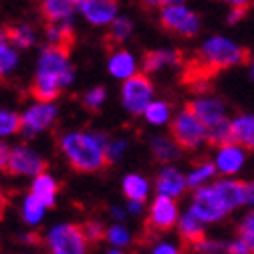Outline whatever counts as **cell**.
Returning a JSON list of instances; mask_svg holds the SVG:
<instances>
[{
    "instance_id": "1",
    "label": "cell",
    "mask_w": 254,
    "mask_h": 254,
    "mask_svg": "<svg viewBox=\"0 0 254 254\" xmlns=\"http://www.w3.org/2000/svg\"><path fill=\"white\" fill-rule=\"evenodd\" d=\"M109 141L111 135L103 129H75L61 135L59 147L73 170L81 174H95L109 164Z\"/></svg>"
},
{
    "instance_id": "2",
    "label": "cell",
    "mask_w": 254,
    "mask_h": 254,
    "mask_svg": "<svg viewBox=\"0 0 254 254\" xmlns=\"http://www.w3.org/2000/svg\"><path fill=\"white\" fill-rule=\"evenodd\" d=\"M252 61V53L248 47H238L224 37H212L208 39L194 63V75L192 81H208L220 71H226L230 67L248 65Z\"/></svg>"
},
{
    "instance_id": "3",
    "label": "cell",
    "mask_w": 254,
    "mask_h": 254,
    "mask_svg": "<svg viewBox=\"0 0 254 254\" xmlns=\"http://www.w3.org/2000/svg\"><path fill=\"white\" fill-rule=\"evenodd\" d=\"M35 77H43V79L57 81V83L61 85V89L71 87V85L75 83L77 71H75V67L71 65L69 47L47 43V45L41 49V53H39Z\"/></svg>"
},
{
    "instance_id": "4",
    "label": "cell",
    "mask_w": 254,
    "mask_h": 254,
    "mask_svg": "<svg viewBox=\"0 0 254 254\" xmlns=\"http://www.w3.org/2000/svg\"><path fill=\"white\" fill-rule=\"evenodd\" d=\"M170 135L184 151H196L208 143V125L190 109H182L170 123Z\"/></svg>"
},
{
    "instance_id": "5",
    "label": "cell",
    "mask_w": 254,
    "mask_h": 254,
    "mask_svg": "<svg viewBox=\"0 0 254 254\" xmlns=\"http://www.w3.org/2000/svg\"><path fill=\"white\" fill-rule=\"evenodd\" d=\"M89 240L83 232V226L71 224V222H61L47 230L45 246L53 254H83L89 250Z\"/></svg>"
},
{
    "instance_id": "6",
    "label": "cell",
    "mask_w": 254,
    "mask_h": 254,
    "mask_svg": "<svg viewBox=\"0 0 254 254\" xmlns=\"http://www.w3.org/2000/svg\"><path fill=\"white\" fill-rule=\"evenodd\" d=\"M59 117V107L55 101H39L35 99V103H30L22 113V125H20V137L30 141L37 135L49 131L51 127L57 123Z\"/></svg>"
},
{
    "instance_id": "7",
    "label": "cell",
    "mask_w": 254,
    "mask_h": 254,
    "mask_svg": "<svg viewBox=\"0 0 254 254\" xmlns=\"http://www.w3.org/2000/svg\"><path fill=\"white\" fill-rule=\"evenodd\" d=\"M153 101V83L147 73H135L121 85V105L131 117L143 115L147 105Z\"/></svg>"
},
{
    "instance_id": "8",
    "label": "cell",
    "mask_w": 254,
    "mask_h": 254,
    "mask_svg": "<svg viewBox=\"0 0 254 254\" xmlns=\"http://www.w3.org/2000/svg\"><path fill=\"white\" fill-rule=\"evenodd\" d=\"M160 22L166 30L180 37H196L200 30V16L186 4H168L160 8Z\"/></svg>"
},
{
    "instance_id": "9",
    "label": "cell",
    "mask_w": 254,
    "mask_h": 254,
    "mask_svg": "<svg viewBox=\"0 0 254 254\" xmlns=\"http://www.w3.org/2000/svg\"><path fill=\"white\" fill-rule=\"evenodd\" d=\"M190 212H194L202 222H206V224H212V222H220L222 218H224L228 214L224 202L220 200L218 192L208 186H200L194 190V196H192V208H190Z\"/></svg>"
},
{
    "instance_id": "10",
    "label": "cell",
    "mask_w": 254,
    "mask_h": 254,
    "mask_svg": "<svg viewBox=\"0 0 254 254\" xmlns=\"http://www.w3.org/2000/svg\"><path fill=\"white\" fill-rule=\"evenodd\" d=\"M47 170L45 157L35 151L28 145H14L8 162V172L12 176H24V178H35L41 172Z\"/></svg>"
},
{
    "instance_id": "11",
    "label": "cell",
    "mask_w": 254,
    "mask_h": 254,
    "mask_svg": "<svg viewBox=\"0 0 254 254\" xmlns=\"http://www.w3.org/2000/svg\"><path fill=\"white\" fill-rule=\"evenodd\" d=\"M178 220H180V212L176 198L157 194L149 204V216H147L149 228L155 232H168L174 226H178Z\"/></svg>"
},
{
    "instance_id": "12",
    "label": "cell",
    "mask_w": 254,
    "mask_h": 254,
    "mask_svg": "<svg viewBox=\"0 0 254 254\" xmlns=\"http://www.w3.org/2000/svg\"><path fill=\"white\" fill-rule=\"evenodd\" d=\"M79 14L93 26H109L119 14L117 0H79Z\"/></svg>"
},
{
    "instance_id": "13",
    "label": "cell",
    "mask_w": 254,
    "mask_h": 254,
    "mask_svg": "<svg viewBox=\"0 0 254 254\" xmlns=\"http://www.w3.org/2000/svg\"><path fill=\"white\" fill-rule=\"evenodd\" d=\"M155 194L160 196H170V198H182V194L188 190V180L186 176L174 168L172 164H164V168L155 176Z\"/></svg>"
},
{
    "instance_id": "14",
    "label": "cell",
    "mask_w": 254,
    "mask_h": 254,
    "mask_svg": "<svg viewBox=\"0 0 254 254\" xmlns=\"http://www.w3.org/2000/svg\"><path fill=\"white\" fill-rule=\"evenodd\" d=\"M186 107L192 109L208 127L216 125L218 121L224 119V113H226V105L222 99L218 97H202V99H194L190 101Z\"/></svg>"
},
{
    "instance_id": "15",
    "label": "cell",
    "mask_w": 254,
    "mask_h": 254,
    "mask_svg": "<svg viewBox=\"0 0 254 254\" xmlns=\"http://www.w3.org/2000/svg\"><path fill=\"white\" fill-rule=\"evenodd\" d=\"M182 63V55L178 51L172 49H155V51H147L141 57V69L143 73H157L166 67H178Z\"/></svg>"
},
{
    "instance_id": "16",
    "label": "cell",
    "mask_w": 254,
    "mask_h": 254,
    "mask_svg": "<svg viewBox=\"0 0 254 254\" xmlns=\"http://www.w3.org/2000/svg\"><path fill=\"white\" fill-rule=\"evenodd\" d=\"M137 59L129 53V51H113L109 55V61H107V71L113 79L117 81H125L137 73Z\"/></svg>"
},
{
    "instance_id": "17",
    "label": "cell",
    "mask_w": 254,
    "mask_h": 254,
    "mask_svg": "<svg viewBox=\"0 0 254 254\" xmlns=\"http://www.w3.org/2000/svg\"><path fill=\"white\" fill-rule=\"evenodd\" d=\"M204 224H206V222H202L194 212H186V214L180 216V220H178L180 238H182L190 248H192V250L206 238Z\"/></svg>"
},
{
    "instance_id": "18",
    "label": "cell",
    "mask_w": 254,
    "mask_h": 254,
    "mask_svg": "<svg viewBox=\"0 0 254 254\" xmlns=\"http://www.w3.org/2000/svg\"><path fill=\"white\" fill-rule=\"evenodd\" d=\"M30 194L37 196L47 208H55L57 198H59V182L55 180L53 174H49L45 170L39 176H35L33 182H30Z\"/></svg>"
},
{
    "instance_id": "19",
    "label": "cell",
    "mask_w": 254,
    "mask_h": 254,
    "mask_svg": "<svg viewBox=\"0 0 254 254\" xmlns=\"http://www.w3.org/2000/svg\"><path fill=\"white\" fill-rule=\"evenodd\" d=\"M216 168L222 176H232L236 174L242 164H244V151L238 147V143H228V145H222V147H216Z\"/></svg>"
},
{
    "instance_id": "20",
    "label": "cell",
    "mask_w": 254,
    "mask_h": 254,
    "mask_svg": "<svg viewBox=\"0 0 254 254\" xmlns=\"http://www.w3.org/2000/svg\"><path fill=\"white\" fill-rule=\"evenodd\" d=\"M41 12L49 22L73 20L79 12V0H43Z\"/></svg>"
},
{
    "instance_id": "21",
    "label": "cell",
    "mask_w": 254,
    "mask_h": 254,
    "mask_svg": "<svg viewBox=\"0 0 254 254\" xmlns=\"http://www.w3.org/2000/svg\"><path fill=\"white\" fill-rule=\"evenodd\" d=\"M214 190L228 212L244 204V182L240 180H218L214 184Z\"/></svg>"
},
{
    "instance_id": "22",
    "label": "cell",
    "mask_w": 254,
    "mask_h": 254,
    "mask_svg": "<svg viewBox=\"0 0 254 254\" xmlns=\"http://www.w3.org/2000/svg\"><path fill=\"white\" fill-rule=\"evenodd\" d=\"M149 149H151V155L155 157V162H160V164H172V162L180 160V155L184 151L172 135L170 137H164V135L151 137L149 139Z\"/></svg>"
},
{
    "instance_id": "23",
    "label": "cell",
    "mask_w": 254,
    "mask_h": 254,
    "mask_svg": "<svg viewBox=\"0 0 254 254\" xmlns=\"http://www.w3.org/2000/svg\"><path fill=\"white\" fill-rule=\"evenodd\" d=\"M47 206L37 198V196H33V194H26L24 198H22V206H20V216H22V220H24V224L26 226H30V228H37L41 222L45 220V214H47Z\"/></svg>"
},
{
    "instance_id": "24",
    "label": "cell",
    "mask_w": 254,
    "mask_h": 254,
    "mask_svg": "<svg viewBox=\"0 0 254 254\" xmlns=\"http://www.w3.org/2000/svg\"><path fill=\"white\" fill-rule=\"evenodd\" d=\"M6 33H8V39H10V45L20 49V51H28L37 43V30H35L33 24H28V22H16V24L6 28Z\"/></svg>"
},
{
    "instance_id": "25",
    "label": "cell",
    "mask_w": 254,
    "mask_h": 254,
    "mask_svg": "<svg viewBox=\"0 0 254 254\" xmlns=\"http://www.w3.org/2000/svg\"><path fill=\"white\" fill-rule=\"evenodd\" d=\"M149 182L141 174H127L121 182V192L127 200H147L149 196Z\"/></svg>"
},
{
    "instance_id": "26",
    "label": "cell",
    "mask_w": 254,
    "mask_h": 254,
    "mask_svg": "<svg viewBox=\"0 0 254 254\" xmlns=\"http://www.w3.org/2000/svg\"><path fill=\"white\" fill-rule=\"evenodd\" d=\"M75 37V28H73V20H61V22H49V26L45 28V39L51 45H63L69 47L73 43Z\"/></svg>"
},
{
    "instance_id": "27",
    "label": "cell",
    "mask_w": 254,
    "mask_h": 254,
    "mask_svg": "<svg viewBox=\"0 0 254 254\" xmlns=\"http://www.w3.org/2000/svg\"><path fill=\"white\" fill-rule=\"evenodd\" d=\"M234 141L246 149H254V115L238 117L232 121Z\"/></svg>"
},
{
    "instance_id": "28",
    "label": "cell",
    "mask_w": 254,
    "mask_h": 254,
    "mask_svg": "<svg viewBox=\"0 0 254 254\" xmlns=\"http://www.w3.org/2000/svg\"><path fill=\"white\" fill-rule=\"evenodd\" d=\"M216 172H218V168H216L214 162H210V160H200V162L192 168V172L186 176V180H188V188H190V190H196V188L204 186L210 178H214Z\"/></svg>"
},
{
    "instance_id": "29",
    "label": "cell",
    "mask_w": 254,
    "mask_h": 254,
    "mask_svg": "<svg viewBox=\"0 0 254 254\" xmlns=\"http://www.w3.org/2000/svg\"><path fill=\"white\" fill-rule=\"evenodd\" d=\"M208 143L214 147H222L228 143H236L234 135H232V121H228L226 117L218 121L216 125L208 127Z\"/></svg>"
},
{
    "instance_id": "30",
    "label": "cell",
    "mask_w": 254,
    "mask_h": 254,
    "mask_svg": "<svg viewBox=\"0 0 254 254\" xmlns=\"http://www.w3.org/2000/svg\"><path fill=\"white\" fill-rule=\"evenodd\" d=\"M105 242L109 246H117V248L125 250V248L131 246L133 236L129 230H127L125 222H113V224L107 226V230H105Z\"/></svg>"
},
{
    "instance_id": "31",
    "label": "cell",
    "mask_w": 254,
    "mask_h": 254,
    "mask_svg": "<svg viewBox=\"0 0 254 254\" xmlns=\"http://www.w3.org/2000/svg\"><path fill=\"white\" fill-rule=\"evenodd\" d=\"M143 119L151 125H166L172 119V105L168 101H151L143 111Z\"/></svg>"
},
{
    "instance_id": "32",
    "label": "cell",
    "mask_w": 254,
    "mask_h": 254,
    "mask_svg": "<svg viewBox=\"0 0 254 254\" xmlns=\"http://www.w3.org/2000/svg\"><path fill=\"white\" fill-rule=\"evenodd\" d=\"M20 125H22L20 113L12 109H0V139L20 133Z\"/></svg>"
},
{
    "instance_id": "33",
    "label": "cell",
    "mask_w": 254,
    "mask_h": 254,
    "mask_svg": "<svg viewBox=\"0 0 254 254\" xmlns=\"http://www.w3.org/2000/svg\"><path fill=\"white\" fill-rule=\"evenodd\" d=\"M133 35V22L131 18H127L123 14H117L113 22L109 24V39L115 43H125Z\"/></svg>"
},
{
    "instance_id": "34",
    "label": "cell",
    "mask_w": 254,
    "mask_h": 254,
    "mask_svg": "<svg viewBox=\"0 0 254 254\" xmlns=\"http://www.w3.org/2000/svg\"><path fill=\"white\" fill-rule=\"evenodd\" d=\"M18 63H20V59H18L16 47L8 45L6 49L0 51V79L12 75L16 71V67H18Z\"/></svg>"
},
{
    "instance_id": "35",
    "label": "cell",
    "mask_w": 254,
    "mask_h": 254,
    "mask_svg": "<svg viewBox=\"0 0 254 254\" xmlns=\"http://www.w3.org/2000/svg\"><path fill=\"white\" fill-rule=\"evenodd\" d=\"M107 101V89L103 85H97V87H91L85 95H83V105L85 109L89 111H99Z\"/></svg>"
},
{
    "instance_id": "36",
    "label": "cell",
    "mask_w": 254,
    "mask_h": 254,
    "mask_svg": "<svg viewBox=\"0 0 254 254\" xmlns=\"http://www.w3.org/2000/svg\"><path fill=\"white\" fill-rule=\"evenodd\" d=\"M129 149V139L127 137H111L109 145H107V157H109V164L119 162L121 157L127 153Z\"/></svg>"
},
{
    "instance_id": "37",
    "label": "cell",
    "mask_w": 254,
    "mask_h": 254,
    "mask_svg": "<svg viewBox=\"0 0 254 254\" xmlns=\"http://www.w3.org/2000/svg\"><path fill=\"white\" fill-rule=\"evenodd\" d=\"M105 230H107V228L101 224L99 220H87L85 224H83V232H85V236H87V240H89L91 244L105 240Z\"/></svg>"
},
{
    "instance_id": "38",
    "label": "cell",
    "mask_w": 254,
    "mask_h": 254,
    "mask_svg": "<svg viewBox=\"0 0 254 254\" xmlns=\"http://www.w3.org/2000/svg\"><path fill=\"white\" fill-rule=\"evenodd\" d=\"M238 236L250 246V252H254V212L242 220V224L238 226Z\"/></svg>"
},
{
    "instance_id": "39",
    "label": "cell",
    "mask_w": 254,
    "mask_h": 254,
    "mask_svg": "<svg viewBox=\"0 0 254 254\" xmlns=\"http://www.w3.org/2000/svg\"><path fill=\"white\" fill-rule=\"evenodd\" d=\"M228 246H230V244L222 242V240H208V238H204L194 250H196V252H226Z\"/></svg>"
},
{
    "instance_id": "40",
    "label": "cell",
    "mask_w": 254,
    "mask_h": 254,
    "mask_svg": "<svg viewBox=\"0 0 254 254\" xmlns=\"http://www.w3.org/2000/svg\"><path fill=\"white\" fill-rule=\"evenodd\" d=\"M141 6L147 8V10H160L168 4H184L186 0H139Z\"/></svg>"
},
{
    "instance_id": "41",
    "label": "cell",
    "mask_w": 254,
    "mask_h": 254,
    "mask_svg": "<svg viewBox=\"0 0 254 254\" xmlns=\"http://www.w3.org/2000/svg\"><path fill=\"white\" fill-rule=\"evenodd\" d=\"M10 153H12V147L4 139H0V172H8Z\"/></svg>"
},
{
    "instance_id": "42",
    "label": "cell",
    "mask_w": 254,
    "mask_h": 254,
    "mask_svg": "<svg viewBox=\"0 0 254 254\" xmlns=\"http://www.w3.org/2000/svg\"><path fill=\"white\" fill-rule=\"evenodd\" d=\"M127 212L129 216H141L143 214V200H127Z\"/></svg>"
},
{
    "instance_id": "43",
    "label": "cell",
    "mask_w": 254,
    "mask_h": 254,
    "mask_svg": "<svg viewBox=\"0 0 254 254\" xmlns=\"http://www.w3.org/2000/svg\"><path fill=\"white\" fill-rule=\"evenodd\" d=\"M178 250H180L178 246L168 244V242H160L157 246H153V248H151V252H155V254H176Z\"/></svg>"
},
{
    "instance_id": "44",
    "label": "cell",
    "mask_w": 254,
    "mask_h": 254,
    "mask_svg": "<svg viewBox=\"0 0 254 254\" xmlns=\"http://www.w3.org/2000/svg\"><path fill=\"white\" fill-rule=\"evenodd\" d=\"M109 214L115 222H125L127 216H129V212H127V208H119V206H111L109 208Z\"/></svg>"
},
{
    "instance_id": "45",
    "label": "cell",
    "mask_w": 254,
    "mask_h": 254,
    "mask_svg": "<svg viewBox=\"0 0 254 254\" xmlns=\"http://www.w3.org/2000/svg\"><path fill=\"white\" fill-rule=\"evenodd\" d=\"M246 10H248V4H242V6H234L232 8V12H230V16H228V24H234V22H238L244 14H246Z\"/></svg>"
},
{
    "instance_id": "46",
    "label": "cell",
    "mask_w": 254,
    "mask_h": 254,
    "mask_svg": "<svg viewBox=\"0 0 254 254\" xmlns=\"http://www.w3.org/2000/svg\"><path fill=\"white\" fill-rule=\"evenodd\" d=\"M244 204L254 206V182H244Z\"/></svg>"
},
{
    "instance_id": "47",
    "label": "cell",
    "mask_w": 254,
    "mask_h": 254,
    "mask_svg": "<svg viewBox=\"0 0 254 254\" xmlns=\"http://www.w3.org/2000/svg\"><path fill=\"white\" fill-rule=\"evenodd\" d=\"M228 252H238V254H242V252H250V246H248V244H246L242 238H238L236 242H230Z\"/></svg>"
},
{
    "instance_id": "48",
    "label": "cell",
    "mask_w": 254,
    "mask_h": 254,
    "mask_svg": "<svg viewBox=\"0 0 254 254\" xmlns=\"http://www.w3.org/2000/svg\"><path fill=\"white\" fill-rule=\"evenodd\" d=\"M18 240H22V244H39V236L37 234H20Z\"/></svg>"
},
{
    "instance_id": "49",
    "label": "cell",
    "mask_w": 254,
    "mask_h": 254,
    "mask_svg": "<svg viewBox=\"0 0 254 254\" xmlns=\"http://www.w3.org/2000/svg\"><path fill=\"white\" fill-rule=\"evenodd\" d=\"M8 45H10L8 33H6V30H2V28H0V51H2V49H6Z\"/></svg>"
},
{
    "instance_id": "50",
    "label": "cell",
    "mask_w": 254,
    "mask_h": 254,
    "mask_svg": "<svg viewBox=\"0 0 254 254\" xmlns=\"http://www.w3.org/2000/svg\"><path fill=\"white\" fill-rule=\"evenodd\" d=\"M222 2H228L232 6H242V4H248V0H222Z\"/></svg>"
},
{
    "instance_id": "51",
    "label": "cell",
    "mask_w": 254,
    "mask_h": 254,
    "mask_svg": "<svg viewBox=\"0 0 254 254\" xmlns=\"http://www.w3.org/2000/svg\"><path fill=\"white\" fill-rule=\"evenodd\" d=\"M4 206H6V200H4V194L0 192V216H2V212H4Z\"/></svg>"
},
{
    "instance_id": "52",
    "label": "cell",
    "mask_w": 254,
    "mask_h": 254,
    "mask_svg": "<svg viewBox=\"0 0 254 254\" xmlns=\"http://www.w3.org/2000/svg\"><path fill=\"white\" fill-rule=\"evenodd\" d=\"M252 77H254V65H252Z\"/></svg>"
}]
</instances>
